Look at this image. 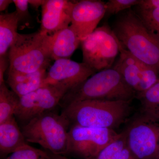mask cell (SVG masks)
<instances>
[{
	"label": "cell",
	"instance_id": "cell-25",
	"mask_svg": "<svg viewBox=\"0 0 159 159\" xmlns=\"http://www.w3.org/2000/svg\"><path fill=\"white\" fill-rule=\"evenodd\" d=\"M13 2L16 8V11L19 20V24L22 22L29 25L31 18L29 10L28 0H13Z\"/></svg>",
	"mask_w": 159,
	"mask_h": 159
},
{
	"label": "cell",
	"instance_id": "cell-29",
	"mask_svg": "<svg viewBox=\"0 0 159 159\" xmlns=\"http://www.w3.org/2000/svg\"><path fill=\"white\" fill-rule=\"evenodd\" d=\"M45 1V0H28L29 4L35 9H38L40 6L42 7Z\"/></svg>",
	"mask_w": 159,
	"mask_h": 159
},
{
	"label": "cell",
	"instance_id": "cell-18",
	"mask_svg": "<svg viewBox=\"0 0 159 159\" xmlns=\"http://www.w3.org/2000/svg\"><path fill=\"white\" fill-rule=\"evenodd\" d=\"M19 102V97L8 88L5 82L0 84V123L14 117Z\"/></svg>",
	"mask_w": 159,
	"mask_h": 159
},
{
	"label": "cell",
	"instance_id": "cell-20",
	"mask_svg": "<svg viewBox=\"0 0 159 159\" xmlns=\"http://www.w3.org/2000/svg\"><path fill=\"white\" fill-rule=\"evenodd\" d=\"M138 96L142 102L144 113L159 119V81Z\"/></svg>",
	"mask_w": 159,
	"mask_h": 159
},
{
	"label": "cell",
	"instance_id": "cell-16",
	"mask_svg": "<svg viewBox=\"0 0 159 159\" xmlns=\"http://www.w3.org/2000/svg\"><path fill=\"white\" fill-rule=\"evenodd\" d=\"M113 68L121 74L127 84L136 93L139 88L141 73L139 61L121 46L119 58Z\"/></svg>",
	"mask_w": 159,
	"mask_h": 159
},
{
	"label": "cell",
	"instance_id": "cell-26",
	"mask_svg": "<svg viewBox=\"0 0 159 159\" xmlns=\"http://www.w3.org/2000/svg\"><path fill=\"white\" fill-rule=\"evenodd\" d=\"M9 66V63L8 56L0 57V84L5 82L4 74Z\"/></svg>",
	"mask_w": 159,
	"mask_h": 159
},
{
	"label": "cell",
	"instance_id": "cell-7",
	"mask_svg": "<svg viewBox=\"0 0 159 159\" xmlns=\"http://www.w3.org/2000/svg\"><path fill=\"white\" fill-rule=\"evenodd\" d=\"M125 132L129 148L139 159H157L159 148V119L144 113Z\"/></svg>",
	"mask_w": 159,
	"mask_h": 159
},
{
	"label": "cell",
	"instance_id": "cell-12",
	"mask_svg": "<svg viewBox=\"0 0 159 159\" xmlns=\"http://www.w3.org/2000/svg\"><path fill=\"white\" fill-rule=\"evenodd\" d=\"M72 1L45 0L42 6L40 31L51 36L67 28L71 23L70 9Z\"/></svg>",
	"mask_w": 159,
	"mask_h": 159
},
{
	"label": "cell",
	"instance_id": "cell-10",
	"mask_svg": "<svg viewBox=\"0 0 159 159\" xmlns=\"http://www.w3.org/2000/svg\"><path fill=\"white\" fill-rule=\"evenodd\" d=\"M96 72L83 62H77L70 59L57 60L47 72L44 85L64 86L70 90L80 85Z\"/></svg>",
	"mask_w": 159,
	"mask_h": 159
},
{
	"label": "cell",
	"instance_id": "cell-27",
	"mask_svg": "<svg viewBox=\"0 0 159 159\" xmlns=\"http://www.w3.org/2000/svg\"><path fill=\"white\" fill-rule=\"evenodd\" d=\"M118 159H139L129 148L127 145L122 150Z\"/></svg>",
	"mask_w": 159,
	"mask_h": 159
},
{
	"label": "cell",
	"instance_id": "cell-11",
	"mask_svg": "<svg viewBox=\"0 0 159 159\" xmlns=\"http://www.w3.org/2000/svg\"><path fill=\"white\" fill-rule=\"evenodd\" d=\"M105 2L100 0L72 1L71 26L80 40L85 39L96 29L105 16Z\"/></svg>",
	"mask_w": 159,
	"mask_h": 159
},
{
	"label": "cell",
	"instance_id": "cell-17",
	"mask_svg": "<svg viewBox=\"0 0 159 159\" xmlns=\"http://www.w3.org/2000/svg\"><path fill=\"white\" fill-rule=\"evenodd\" d=\"M19 24L16 11L0 15V57L8 56L9 49L18 34Z\"/></svg>",
	"mask_w": 159,
	"mask_h": 159
},
{
	"label": "cell",
	"instance_id": "cell-23",
	"mask_svg": "<svg viewBox=\"0 0 159 159\" xmlns=\"http://www.w3.org/2000/svg\"><path fill=\"white\" fill-rule=\"evenodd\" d=\"M8 159H52L49 152L34 148L29 144L11 153Z\"/></svg>",
	"mask_w": 159,
	"mask_h": 159
},
{
	"label": "cell",
	"instance_id": "cell-24",
	"mask_svg": "<svg viewBox=\"0 0 159 159\" xmlns=\"http://www.w3.org/2000/svg\"><path fill=\"white\" fill-rule=\"evenodd\" d=\"M142 0H109L105 3V16L116 14L120 11L139 6Z\"/></svg>",
	"mask_w": 159,
	"mask_h": 159
},
{
	"label": "cell",
	"instance_id": "cell-8",
	"mask_svg": "<svg viewBox=\"0 0 159 159\" xmlns=\"http://www.w3.org/2000/svg\"><path fill=\"white\" fill-rule=\"evenodd\" d=\"M114 129L72 125L68 133V153L93 158L120 135Z\"/></svg>",
	"mask_w": 159,
	"mask_h": 159
},
{
	"label": "cell",
	"instance_id": "cell-22",
	"mask_svg": "<svg viewBox=\"0 0 159 159\" xmlns=\"http://www.w3.org/2000/svg\"><path fill=\"white\" fill-rule=\"evenodd\" d=\"M138 61L141 70V77L136 93L138 94L144 93L159 81V76L156 71L143 63L139 61Z\"/></svg>",
	"mask_w": 159,
	"mask_h": 159
},
{
	"label": "cell",
	"instance_id": "cell-15",
	"mask_svg": "<svg viewBox=\"0 0 159 159\" xmlns=\"http://www.w3.org/2000/svg\"><path fill=\"white\" fill-rule=\"evenodd\" d=\"M28 145L14 117L0 123L1 155L12 153Z\"/></svg>",
	"mask_w": 159,
	"mask_h": 159
},
{
	"label": "cell",
	"instance_id": "cell-1",
	"mask_svg": "<svg viewBox=\"0 0 159 159\" xmlns=\"http://www.w3.org/2000/svg\"><path fill=\"white\" fill-rule=\"evenodd\" d=\"M132 100H86L65 106L61 115L72 125L114 129L125 122Z\"/></svg>",
	"mask_w": 159,
	"mask_h": 159
},
{
	"label": "cell",
	"instance_id": "cell-4",
	"mask_svg": "<svg viewBox=\"0 0 159 159\" xmlns=\"http://www.w3.org/2000/svg\"><path fill=\"white\" fill-rule=\"evenodd\" d=\"M51 37L40 31L18 33L8 52L9 71L27 74L48 68L51 60Z\"/></svg>",
	"mask_w": 159,
	"mask_h": 159
},
{
	"label": "cell",
	"instance_id": "cell-21",
	"mask_svg": "<svg viewBox=\"0 0 159 159\" xmlns=\"http://www.w3.org/2000/svg\"><path fill=\"white\" fill-rule=\"evenodd\" d=\"M126 145L127 137L124 131L120 133L116 139L102 149L97 157L90 159H118Z\"/></svg>",
	"mask_w": 159,
	"mask_h": 159
},
{
	"label": "cell",
	"instance_id": "cell-9",
	"mask_svg": "<svg viewBox=\"0 0 159 159\" xmlns=\"http://www.w3.org/2000/svg\"><path fill=\"white\" fill-rule=\"evenodd\" d=\"M70 90L64 86L45 85L19 97L15 115L22 121L29 122L54 108Z\"/></svg>",
	"mask_w": 159,
	"mask_h": 159
},
{
	"label": "cell",
	"instance_id": "cell-3",
	"mask_svg": "<svg viewBox=\"0 0 159 159\" xmlns=\"http://www.w3.org/2000/svg\"><path fill=\"white\" fill-rule=\"evenodd\" d=\"M135 92L113 68L96 73L77 87L69 91L61 100L65 106L86 100H132Z\"/></svg>",
	"mask_w": 159,
	"mask_h": 159
},
{
	"label": "cell",
	"instance_id": "cell-13",
	"mask_svg": "<svg viewBox=\"0 0 159 159\" xmlns=\"http://www.w3.org/2000/svg\"><path fill=\"white\" fill-rule=\"evenodd\" d=\"M51 36V57L54 61L69 59L81 43L77 32L71 25Z\"/></svg>",
	"mask_w": 159,
	"mask_h": 159
},
{
	"label": "cell",
	"instance_id": "cell-2",
	"mask_svg": "<svg viewBox=\"0 0 159 159\" xmlns=\"http://www.w3.org/2000/svg\"><path fill=\"white\" fill-rule=\"evenodd\" d=\"M113 30L123 48L153 69L159 76V43L149 34L135 11L129 9L120 15Z\"/></svg>",
	"mask_w": 159,
	"mask_h": 159
},
{
	"label": "cell",
	"instance_id": "cell-30",
	"mask_svg": "<svg viewBox=\"0 0 159 159\" xmlns=\"http://www.w3.org/2000/svg\"><path fill=\"white\" fill-rule=\"evenodd\" d=\"M12 3H13L12 0H0V11L6 10Z\"/></svg>",
	"mask_w": 159,
	"mask_h": 159
},
{
	"label": "cell",
	"instance_id": "cell-28",
	"mask_svg": "<svg viewBox=\"0 0 159 159\" xmlns=\"http://www.w3.org/2000/svg\"><path fill=\"white\" fill-rule=\"evenodd\" d=\"M139 6L143 8H154L159 9V0H142Z\"/></svg>",
	"mask_w": 159,
	"mask_h": 159
},
{
	"label": "cell",
	"instance_id": "cell-31",
	"mask_svg": "<svg viewBox=\"0 0 159 159\" xmlns=\"http://www.w3.org/2000/svg\"><path fill=\"white\" fill-rule=\"evenodd\" d=\"M157 159H159V148L158 152L157 155Z\"/></svg>",
	"mask_w": 159,
	"mask_h": 159
},
{
	"label": "cell",
	"instance_id": "cell-19",
	"mask_svg": "<svg viewBox=\"0 0 159 159\" xmlns=\"http://www.w3.org/2000/svg\"><path fill=\"white\" fill-rule=\"evenodd\" d=\"M134 11L149 34L159 43V9L137 6Z\"/></svg>",
	"mask_w": 159,
	"mask_h": 159
},
{
	"label": "cell",
	"instance_id": "cell-14",
	"mask_svg": "<svg viewBox=\"0 0 159 159\" xmlns=\"http://www.w3.org/2000/svg\"><path fill=\"white\" fill-rule=\"evenodd\" d=\"M47 69L27 74L8 71L7 83L19 97H23L44 86Z\"/></svg>",
	"mask_w": 159,
	"mask_h": 159
},
{
	"label": "cell",
	"instance_id": "cell-5",
	"mask_svg": "<svg viewBox=\"0 0 159 159\" xmlns=\"http://www.w3.org/2000/svg\"><path fill=\"white\" fill-rule=\"evenodd\" d=\"M68 121L62 115L45 113L27 122L22 132L26 142L39 144L54 154L68 153Z\"/></svg>",
	"mask_w": 159,
	"mask_h": 159
},
{
	"label": "cell",
	"instance_id": "cell-6",
	"mask_svg": "<svg viewBox=\"0 0 159 159\" xmlns=\"http://www.w3.org/2000/svg\"><path fill=\"white\" fill-rule=\"evenodd\" d=\"M80 44L83 62L97 72L111 68L122 46L113 29L107 25L97 28Z\"/></svg>",
	"mask_w": 159,
	"mask_h": 159
}]
</instances>
